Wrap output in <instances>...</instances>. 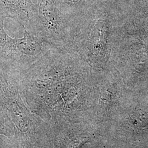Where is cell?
Wrapping results in <instances>:
<instances>
[{"label":"cell","mask_w":148,"mask_h":148,"mask_svg":"<svg viewBox=\"0 0 148 148\" xmlns=\"http://www.w3.org/2000/svg\"><path fill=\"white\" fill-rule=\"evenodd\" d=\"M35 11V5L32 0H0L2 16L16 19L27 29H30Z\"/></svg>","instance_id":"obj_2"},{"label":"cell","mask_w":148,"mask_h":148,"mask_svg":"<svg viewBox=\"0 0 148 148\" xmlns=\"http://www.w3.org/2000/svg\"><path fill=\"white\" fill-rule=\"evenodd\" d=\"M5 19L0 20V69L12 73L25 71L39 59L42 41L35 32L24 27V37H11L5 30Z\"/></svg>","instance_id":"obj_1"},{"label":"cell","mask_w":148,"mask_h":148,"mask_svg":"<svg viewBox=\"0 0 148 148\" xmlns=\"http://www.w3.org/2000/svg\"><path fill=\"white\" fill-rule=\"evenodd\" d=\"M2 18H5V16H2V14H1V11H0V20H1V19H2Z\"/></svg>","instance_id":"obj_3"}]
</instances>
